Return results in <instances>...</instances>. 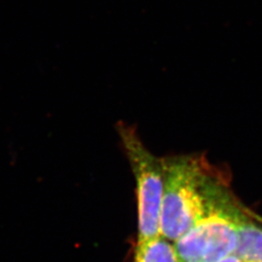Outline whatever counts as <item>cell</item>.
I'll list each match as a JSON object with an SVG mask.
<instances>
[{
	"label": "cell",
	"mask_w": 262,
	"mask_h": 262,
	"mask_svg": "<svg viewBox=\"0 0 262 262\" xmlns=\"http://www.w3.org/2000/svg\"><path fill=\"white\" fill-rule=\"evenodd\" d=\"M134 262H179L174 243L161 235L137 244Z\"/></svg>",
	"instance_id": "5"
},
{
	"label": "cell",
	"mask_w": 262,
	"mask_h": 262,
	"mask_svg": "<svg viewBox=\"0 0 262 262\" xmlns=\"http://www.w3.org/2000/svg\"><path fill=\"white\" fill-rule=\"evenodd\" d=\"M120 132L136 181L138 242H141L160 235L164 187L163 160L151 155L131 128L122 126Z\"/></svg>",
	"instance_id": "3"
},
{
	"label": "cell",
	"mask_w": 262,
	"mask_h": 262,
	"mask_svg": "<svg viewBox=\"0 0 262 262\" xmlns=\"http://www.w3.org/2000/svg\"><path fill=\"white\" fill-rule=\"evenodd\" d=\"M236 224L235 254L244 262H262V223L257 215L239 205Z\"/></svg>",
	"instance_id": "4"
},
{
	"label": "cell",
	"mask_w": 262,
	"mask_h": 262,
	"mask_svg": "<svg viewBox=\"0 0 262 262\" xmlns=\"http://www.w3.org/2000/svg\"><path fill=\"white\" fill-rule=\"evenodd\" d=\"M164 187L160 212V235L175 242L205 215L225 186L200 159H162Z\"/></svg>",
	"instance_id": "1"
},
{
	"label": "cell",
	"mask_w": 262,
	"mask_h": 262,
	"mask_svg": "<svg viewBox=\"0 0 262 262\" xmlns=\"http://www.w3.org/2000/svg\"><path fill=\"white\" fill-rule=\"evenodd\" d=\"M257 217H258V220L262 223V217H260V216H257Z\"/></svg>",
	"instance_id": "7"
},
{
	"label": "cell",
	"mask_w": 262,
	"mask_h": 262,
	"mask_svg": "<svg viewBox=\"0 0 262 262\" xmlns=\"http://www.w3.org/2000/svg\"><path fill=\"white\" fill-rule=\"evenodd\" d=\"M217 262H244L240 257H238L234 253L225 256V258L221 259L220 261Z\"/></svg>",
	"instance_id": "6"
},
{
	"label": "cell",
	"mask_w": 262,
	"mask_h": 262,
	"mask_svg": "<svg viewBox=\"0 0 262 262\" xmlns=\"http://www.w3.org/2000/svg\"><path fill=\"white\" fill-rule=\"evenodd\" d=\"M239 205L225 187L206 214L174 242L179 262H217L234 253Z\"/></svg>",
	"instance_id": "2"
}]
</instances>
